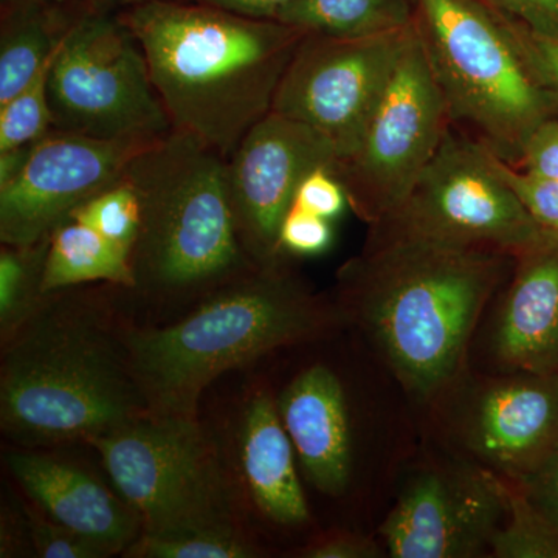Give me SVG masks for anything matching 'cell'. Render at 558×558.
<instances>
[{
    "instance_id": "cell-34",
    "label": "cell",
    "mask_w": 558,
    "mask_h": 558,
    "mask_svg": "<svg viewBox=\"0 0 558 558\" xmlns=\"http://www.w3.org/2000/svg\"><path fill=\"white\" fill-rule=\"evenodd\" d=\"M487 3L526 25L529 31L558 39V0H487Z\"/></svg>"
},
{
    "instance_id": "cell-30",
    "label": "cell",
    "mask_w": 558,
    "mask_h": 558,
    "mask_svg": "<svg viewBox=\"0 0 558 558\" xmlns=\"http://www.w3.org/2000/svg\"><path fill=\"white\" fill-rule=\"evenodd\" d=\"M333 242L330 220L292 204L279 230L282 253L295 256H318Z\"/></svg>"
},
{
    "instance_id": "cell-23",
    "label": "cell",
    "mask_w": 558,
    "mask_h": 558,
    "mask_svg": "<svg viewBox=\"0 0 558 558\" xmlns=\"http://www.w3.org/2000/svg\"><path fill=\"white\" fill-rule=\"evenodd\" d=\"M46 240L31 247L2 244L0 252V329L7 341L46 299L43 293Z\"/></svg>"
},
{
    "instance_id": "cell-19",
    "label": "cell",
    "mask_w": 558,
    "mask_h": 558,
    "mask_svg": "<svg viewBox=\"0 0 558 558\" xmlns=\"http://www.w3.org/2000/svg\"><path fill=\"white\" fill-rule=\"evenodd\" d=\"M295 458L277 400L270 392H255L238 429L241 478L256 509L279 526H301L311 517Z\"/></svg>"
},
{
    "instance_id": "cell-3",
    "label": "cell",
    "mask_w": 558,
    "mask_h": 558,
    "mask_svg": "<svg viewBox=\"0 0 558 558\" xmlns=\"http://www.w3.org/2000/svg\"><path fill=\"white\" fill-rule=\"evenodd\" d=\"M98 312L49 293L9 340L0 421L25 447L90 442L150 414L128 360Z\"/></svg>"
},
{
    "instance_id": "cell-40",
    "label": "cell",
    "mask_w": 558,
    "mask_h": 558,
    "mask_svg": "<svg viewBox=\"0 0 558 558\" xmlns=\"http://www.w3.org/2000/svg\"><path fill=\"white\" fill-rule=\"evenodd\" d=\"M24 2H27V0H0V3H2V10H9L11 7H16Z\"/></svg>"
},
{
    "instance_id": "cell-25",
    "label": "cell",
    "mask_w": 558,
    "mask_h": 558,
    "mask_svg": "<svg viewBox=\"0 0 558 558\" xmlns=\"http://www.w3.org/2000/svg\"><path fill=\"white\" fill-rule=\"evenodd\" d=\"M69 216L100 231L132 258L140 230V201L124 172L119 180L72 209Z\"/></svg>"
},
{
    "instance_id": "cell-11",
    "label": "cell",
    "mask_w": 558,
    "mask_h": 558,
    "mask_svg": "<svg viewBox=\"0 0 558 558\" xmlns=\"http://www.w3.org/2000/svg\"><path fill=\"white\" fill-rule=\"evenodd\" d=\"M413 28L365 38L306 33L282 75L271 112L314 128L344 159L359 145Z\"/></svg>"
},
{
    "instance_id": "cell-27",
    "label": "cell",
    "mask_w": 558,
    "mask_h": 558,
    "mask_svg": "<svg viewBox=\"0 0 558 558\" xmlns=\"http://www.w3.org/2000/svg\"><path fill=\"white\" fill-rule=\"evenodd\" d=\"M134 558H252L258 556L241 531H205L171 537L140 535L124 554Z\"/></svg>"
},
{
    "instance_id": "cell-39",
    "label": "cell",
    "mask_w": 558,
    "mask_h": 558,
    "mask_svg": "<svg viewBox=\"0 0 558 558\" xmlns=\"http://www.w3.org/2000/svg\"><path fill=\"white\" fill-rule=\"evenodd\" d=\"M80 13H112L117 9H131L143 0H65Z\"/></svg>"
},
{
    "instance_id": "cell-35",
    "label": "cell",
    "mask_w": 558,
    "mask_h": 558,
    "mask_svg": "<svg viewBox=\"0 0 558 558\" xmlns=\"http://www.w3.org/2000/svg\"><path fill=\"white\" fill-rule=\"evenodd\" d=\"M306 558H377L381 557L379 545L373 538L355 532H330L312 542L303 549Z\"/></svg>"
},
{
    "instance_id": "cell-9",
    "label": "cell",
    "mask_w": 558,
    "mask_h": 558,
    "mask_svg": "<svg viewBox=\"0 0 558 558\" xmlns=\"http://www.w3.org/2000/svg\"><path fill=\"white\" fill-rule=\"evenodd\" d=\"M542 230L499 174L495 154L451 124L409 197L369 226L368 238H410L515 256Z\"/></svg>"
},
{
    "instance_id": "cell-8",
    "label": "cell",
    "mask_w": 558,
    "mask_h": 558,
    "mask_svg": "<svg viewBox=\"0 0 558 558\" xmlns=\"http://www.w3.org/2000/svg\"><path fill=\"white\" fill-rule=\"evenodd\" d=\"M53 130L100 140L156 142L170 117L134 33L112 13H81L49 73Z\"/></svg>"
},
{
    "instance_id": "cell-4",
    "label": "cell",
    "mask_w": 558,
    "mask_h": 558,
    "mask_svg": "<svg viewBox=\"0 0 558 558\" xmlns=\"http://www.w3.org/2000/svg\"><path fill=\"white\" fill-rule=\"evenodd\" d=\"M340 317L279 258L205 293L174 325L128 330L123 344L150 413L196 416L202 392L223 373L317 339Z\"/></svg>"
},
{
    "instance_id": "cell-14",
    "label": "cell",
    "mask_w": 558,
    "mask_h": 558,
    "mask_svg": "<svg viewBox=\"0 0 558 558\" xmlns=\"http://www.w3.org/2000/svg\"><path fill=\"white\" fill-rule=\"evenodd\" d=\"M150 143L51 130L33 143L22 170L0 185L2 244L31 247L46 240L72 209L119 180Z\"/></svg>"
},
{
    "instance_id": "cell-1",
    "label": "cell",
    "mask_w": 558,
    "mask_h": 558,
    "mask_svg": "<svg viewBox=\"0 0 558 558\" xmlns=\"http://www.w3.org/2000/svg\"><path fill=\"white\" fill-rule=\"evenodd\" d=\"M513 256L424 240H373L339 271L340 311L421 402L457 387L470 341Z\"/></svg>"
},
{
    "instance_id": "cell-21",
    "label": "cell",
    "mask_w": 558,
    "mask_h": 558,
    "mask_svg": "<svg viewBox=\"0 0 558 558\" xmlns=\"http://www.w3.org/2000/svg\"><path fill=\"white\" fill-rule=\"evenodd\" d=\"M100 281L134 290L131 255L100 231L68 216L49 234L43 293L49 295Z\"/></svg>"
},
{
    "instance_id": "cell-16",
    "label": "cell",
    "mask_w": 558,
    "mask_h": 558,
    "mask_svg": "<svg viewBox=\"0 0 558 558\" xmlns=\"http://www.w3.org/2000/svg\"><path fill=\"white\" fill-rule=\"evenodd\" d=\"M505 289V288H502ZM490 336L498 371H558V231L513 256Z\"/></svg>"
},
{
    "instance_id": "cell-38",
    "label": "cell",
    "mask_w": 558,
    "mask_h": 558,
    "mask_svg": "<svg viewBox=\"0 0 558 558\" xmlns=\"http://www.w3.org/2000/svg\"><path fill=\"white\" fill-rule=\"evenodd\" d=\"M33 143L9 150H0V185L10 182L31 157Z\"/></svg>"
},
{
    "instance_id": "cell-12",
    "label": "cell",
    "mask_w": 558,
    "mask_h": 558,
    "mask_svg": "<svg viewBox=\"0 0 558 558\" xmlns=\"http://www.w3.org/2000/svg\"><path fill=\"white\" fill-rule=\"evenodd\" d=\"M506 510L501 476L475 462L435 465L407 481L379 534L389 557H484Z\"/></svg>"
},
{
    "instance_id": "cell-22",
    "label": "cell",
    "mask_w": 558,
    "mask_h": 558,
    "mask_svg": "<svg viewBox=\"0 0 558 558\" xmlns=\"http://www.w3.org/2000/svg\"><path fill=\"white\" fill-rule=\"evenodd\" d=\"M414 20L410 0H293L278 17L300 31L340 38L405 31Z\"/></svg>"
},
{
    "instance_id": "cell-37",
    "label": "cell",
    "mask_w": 558,
    "mask_h": 558,
    "mask_svg": "<svg viewBox=\"0 0 558 558\" xmlns=\"http://www.w3.org/2000/svg\"><path fill=\"white\" fill-rule=\"evenodd\" d=\"M205 5L230 11L252 20L278 21L293 0H202Z\"/></svg>"
},
{
    "instance_id": "cell-24",
    "label": "cell",
    "mask_w": 558,
    "mask_h": 558,
    "mask_svg": "<svg viewBox=\"0 0 558 558\" xmlns=\"http://www.w3.org/2000/svg\"><path fill=\"white\" fill-rule=\"evenodd\" d=\"M506 519L492 542L497 558H558V526L529 499L515 481L502 478Z\"/></svg>"
},
{
    "instance_id": "cell-36",
    "label": "cell",
    "mask_w": 558,
    "mask_h": 558,
    "mask_svg": "<svg viewBox=\"0 0 558 558\" xmlns=\"http://www.w3.org/2000/svg\"><path fill=\"white\" fill-rule=\"evenodd\" d=\"M519 484L529 499L558 526V449L535 475Z\"/></svg>"
},
{
    "instance_id": "cell-28",
    "label": "cell",
    "mask_w": 558,
    "mask_h": 558,
    "mask_svg": "<svg viewBox=\"0 0 558 558\" xmlns=\"http://www.w3.org/2000/svg\"><path fill=\"white\" fill-rule=\"evenodd\" d=\"M28 539L36 556L43 558H105L109 557L100 546L81 537L68 527L54 523L38 508L25 509Z\"/></svg>"
},
{
    "instance_id": "cell-13",
    "label": "cell",
    "mask_w": 558,
    "mask_h": 558,
    "mask_svg": "<svg viewBox=\"0 0 558 558\" xmlns=\"http://www.w3.org/2000/svg\"><path fill=\"white\" fill-rule=\"evenodd\" d=\"M339 153L329 138L300 121L269 112L227 160V182L238 238L255 264L282 258L279 230L303 179L333 171Z\"/></svg>"
},
{
    "instance_id": "cell-17",
    "label": "cell",
    "mask_w": 558,
    "mask_h": 558,
    "mask_svg": "<svg viewBox=\"0 0 558 558\" xmlns=\"http://www.w3.org/2000/svg\"><path fill=\"white\" fill-rule=\"evenodd\" d=\"M7 465L44 515L100 546L109 557L126 553L142 535V520L130 502L80 465L24 450L10 451Z\"/></svg>"
},
{
    "instance_id": "cell-2",
    "label": "cell",
    "mask_w": 558,
    "mask_h": 558,
    "mask_svg": "<svg viewBox=\"0 0 558 558\" xmlns=\"http://www.w3.org/2000/svg\"><path fill=\"white\" fill-rule=\"evenodd\" d=\"M137 38L172 131L229 160L271 112L306 32L211 5L143 0L121 14Z\"/></svg>"
},
{
    "instance_id": "cell-18",
    "label": "cell",
    "mask_w": 558,
    "mask_h": 558,
    "mask_svg": "<svg viewBox=\"0 0 558 558\" xmlns=\"http://www.w3.org/2000/svg\"><path fill=\"white\" fill-rule=\"evenodd\" d=\"M277 405L307 481L323 494H343L351 481L352 433L340 377L325 365L301 371Z\"/></svg>"
},
{
    "instance_id": "cell-20",
    "label": "cell",
    "mask_w": 558,
    "mask_h": 558,
    "mask_svg": "<svg viewBox=\"0 0 558 558\" xmlns=\"http://www.w3.org/2000/svg\"><path fill=\"white\" fill-rule=\"evenodd\" d=\"M78 11L57 0H27L2 10L0 31V106L16 97L58 50Z\"/></svg>"
},
{
    "instance_id": "cell-31",
    "label": "cell",
    "mask_w": 558,
    "mask_h": 558,
    "mask_svg": "<svg viewBox=\"0 0 558 558\" xmlns=\"http://www.w3.org/2000/svg\"><path fill=\"white\" fill-rule=\"evenodd\" d=\"M505 17L532 75L558 105V39L529 31L508 14Z\"/></svg>"
},
{
    "instance_id": "cell-29",
    "label": "cell",
    "mask_w": 558,
    "mask_h": 558,
    "mask_svg": "<svg viewBox=\"0 0 558 558\" xmlns=\"http://www.w3.org/2000/svg\"><path fill=\"white\" fill-rule=\"evenodd\" d=\"M502 179L542 229L558 231V180L539 179L520 171L495 156Z\"/></svg>"
},
{
    "instance_id": "cell-33",
    "label": "cell",
    "mask_w": 558,
    "mask_h": 558,
    "mask_svg": "<svg viewBox=\"0 0 558 558\" xmlns=\"http://www.w3.org/2000/svg\"><path fill=\"white\" fill-rule=\"evenodd\" d=\"M515 168L534 178L558 180V117L532 132Z\"/></svg>"
},
{
    "instance_id": "cell-6",
    "label": "cell",
    "mask_w": 558,
    "mask_h": 558,
    "mask_svg": "<svg viewBox=\"0 0 558 558\" xmlns=\"http://www.w3.org/2000/svg\"><path fill=\"white\" fill-rule=\"evenodd\" d=\"M414 21L450 123L517 167L558 105L532 75L505 14L481 0H417Z\"/></svg>"
},
{
    "instance_id": "cell-26",
    "label": "cell",
    "mask_w": 558,
    "mask_h": 558,
    "mask_svg": "<svg viewBox=\"0 0 558 558\" xmlns=\"http://www.w3.org/2000/svg\"><path fill=\"white\" fill-rule=\"evenodd\" d=\"M58 51V50H57ZM54 51L35 78L7 105L0 106V150L38 142L53 130L49 101V73Z\"/></svg>"
},
{
    "instance_id": "cell-10",
    "label": "cell",
    "mask_w": 558,
    "mask_h": 558,
    "mask_svg": "<svg viewBox=\"0 0 558 558\" xmlns=\"http://www.w3.org/2000/svg\"><path fill=\"white\" fill-rule=\"evenodd\" d=\"M450 126L446 100L414 21L359 145L333 168L349 208L368 226L391 215L409 197Z\"/></svg>"
},
{
    "instance_id": "cell-15",
    "label": "cell",
    "mask_w": 558,
    "mask_h": 558,
    "mask_svg": "<svg viewBox=\"0 0 558 558\" xmlns=\"http://www.w3.org/2000/svg\"><path fill=\"white\" fill-rule=\"evenodd\" d=\"M457 442L472 462L524 483L558 449V371H499L462 389Z\"/></svg>"
},
{
    "instance_id": "cell-5",
    "label": "cell",
    "mask_w": 558,
    "mask_h": 558,
    "mask_svg": "<svg viewBox=\"0 0 558 558\" xmlns=\"http://www.w3.org/2000/svg\"><path fill=\"white\" fill-rule=\"evenodd\" d=\"M140 201L132 250L135 289L154 299H196L255 267L238 238L227 159L171 131L128 163Z\"/></svg>"
},
{
    "instance_id": "cell-32",
    "label": "cell",
    "mask_w": 558,
    "mask_h": 558,
    "mask_svg": "<svg viewBox=\"0 0 558 558\" xmlns=\"http://www.w3.org/2000/svg\"><path fill=\"white\" fill-rule=\"evenodd\" d=\"M293 205L328 220L339 218L349 207L347 191L328 168H317L303 179Z\"/></svg>"
},
{
    "instance_id": "cell-7",
    "label": "cell",
    "mask_w": 558,
    "mask_h": 558,
    "mask_svg": "<svg viewBox=\"0 0 558 558\" xmlns=\"http://www.w3.org/2000/svg\"><path fill=\"white\" fill-rule=\"evenodd\" d=\"M142 535L240 531L218 447L196 416L148 414L90 440Z\"/></svg>"
}]
</instances>
